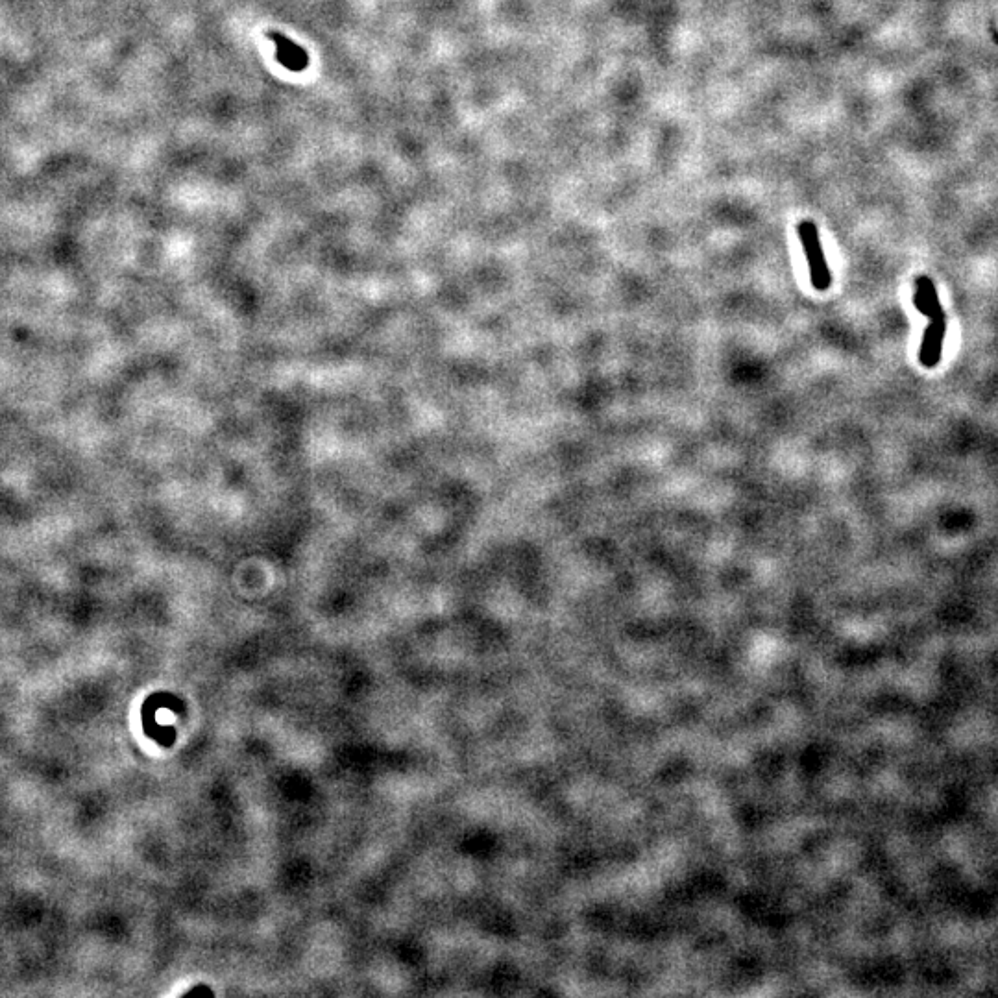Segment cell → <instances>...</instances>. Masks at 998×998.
Wrapping results in <instances>:
<instances>
[{
	"mask_svg": "<svg viewBox=\"0 0 998 998\" xmlns=\"http://www.w3.org/2000/svg\"><path fill=\"white\" fill-rule=\"evenodd\" d=\"M797 233H799V239H801V244H803L804 256H806V261H808V267H810V283H812V287L817 289V291H827L830 283H832V276H830V270H828L827 257H825V252H823V246H821V241H819V232H817L816 224L810 222V220H804V222L799 224Z\"/></svg>",
	"mask_w": 998,
	"mask_h": 998,
	"instance_id": "6da1fadb",
	"label": "cell"
},
{
	"mask_svg": "<svg viewBox=\"0 0 998 998\" xmlns=\"http://www.w3.org/2000/svg\"><path fill=\"white\" fill-rule=\"evenodd\" d=\"M913 302H915L917 311H919L921 315H925V317L928 318L938 315L939 311H943V309H941V304H939L936 285H934V281L930 280V278H926V276L917 278V283H915V298H913Z\"/></svg>",
	"mask_w": 998,
	"mask_h": 998,
	"instance_id": "277c9868",
	"label": "cell"
},
{
	"mask_svg": "<svg viewBox=\"0 0 998 998\" xmlns=\"http://www.w3.org/2000/svg\"><path fill=\"white\" fill-rule=\"evenodd\" d=\"M945 335H947V318H945L943 311H939L938 315L930 317L925 335H923V342H921L919 361L925 368H934L941 361Z\"/></svg>",
	"mask_w": 998,
	"mask_h": 998,
	"instance_id": "7a4b0ae2",
	"label": "cell"
},
{
	"mask_svg": "<svg viewBox=\"0 0 998 998\" xmlns=\"http://www.w3.org/2000/svg\"><path fill=\"white\" fill-rule=\"evenodd\" d=\"M267 36L278 45L276 58H278V61H280L285 69L294 71V73H300V71L307 69L309 58H307V52L302 47H298L289 37L278 34V32H268Z\"/></svg>",
	"mask_w": 998,
	"mask_h": 998,
	"instance_id": "3957f363",
	"label": "cell"
}]
</instances>
